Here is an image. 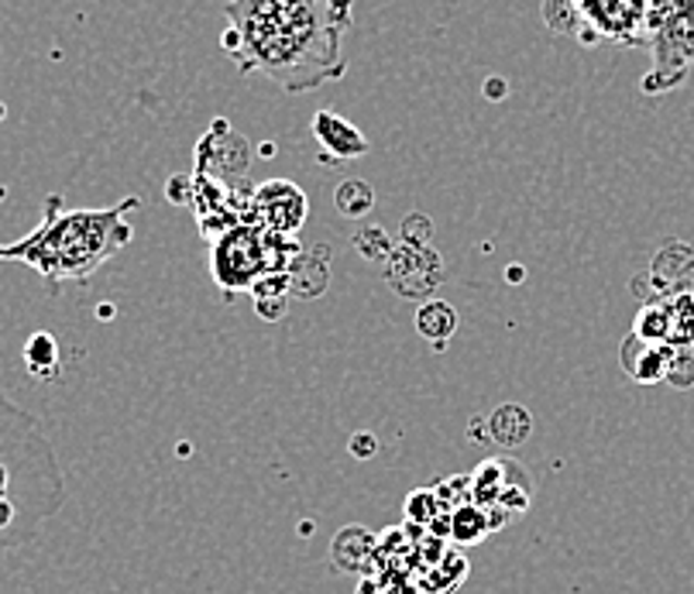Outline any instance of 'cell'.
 <instances>
[{"label": "cell", "mask_w": 694, "mask_h": 594, "mask_svg": "<svg viewBox=\"0 0 694 594\" xmlns=\"http://www.w3.org/2000/svg\"><path fill=\"white\" fill-rule=\"evenodd\" d=\"M544 21L554 32L571 35V28H574V4H544Z\"/></svg>", "instance_id": "e0dca14e"}, {"label": "cell", "mask_w": 694, "mask_h": 594, "mask_svg": "<svg viewBox=\"0 0 694 594\" xmlns=\"http://www.w3.org/2000/svg\"><path fill=\"white\" fill-rule=\"evenodd\" d=\"M526 279V272H523V265H509L506 269V282H512V285H519V282H523Z\"/></svg>", "instance_id": "ffe728a7"}, {"label": "cell", "mask_w": 694, "mask_h": 594, "mask_svg": "<svg viewBox=\"0 0 694 594\" xmlns=\"http://www.w3.org/2000/svg\"><path fill=\"white\" fill-rule=\"evenodd\" d=\"M454 540L458 543H464V546H471V543H479V540H485L488 536V525H485V512H479V509H461V512H454Z\"/></svg>", "instance_id": "5bb4252c"}, {"label": "cell", "mask_w": 694, "mask_h": 594, "mask_svg": "<svg viewBox=\"0 0 694 594\" xmlns=\"http://www.w3.org/2000/svg\"><path fill=\"white\" fill-rule=\"evenodd\" d=\"M670 355H674V347H667V344H649V341H640V337L629 334L625 344H622V368H625L629 379L643 382V385L667 382Z\"/></svg>", "instance_id": "9c48e42d"}, {"label": "cell", "mask_w": 694, "mask_h": 594, "mask_svg": "<svg viewBox=\"0 0 694 594\" xmlns=\"http://www.w3.org/2000/svg\"><path fill=\"white\" fill-rule=\"evenodd\" d=\"M533 433V416L526 412V406H498L492 416H488V436H492V444L498 447H523L526 440Z\"/></svg>", "instance_id": "30bf717a"}, {"label": "cell", "mask_w": 694, "mask_h": 594, "mask_svg": "<svg viewBox=\"0 0 694 594\" xmlns=\"http://www.w3.org/2000/svg\"><path fill=\"white\" fill-rule=\"evenodd\" d=\"M66 498L49 436L0 395V546L25 543Z\"/></svg>", "instance_id": "3957f363"}, {"label": "cell", "mask_w": 694, "mask_h": 594, "mask_svg": "<svg viewBox=\"0 0 694 594\" xmlns=\"http://www.w3.org/2000/svg\"><path fill=\"white\" fill-rule=\"evenodd\" d=\"M417 330H420L423 341H430L441 350L447 344V337L458 334V313H454L444 299H426L417 313Z\"/></svg>", "instance_id": "8fae6325"}, {"label": "cell", "mask_w": 694, "mask_h": 594, "mask_svg": "<svg viewBox=\"0 0 694 594\" xmlns=\"http://www.w3.org/2000/svg\"><path fill=\"white\" fill-rule=\"evenodd\" d=\"M571 35L581 46H649V4L633 0H588L574 4Z\"/></svg>", "instance_id": "8992f818"}, {"label": "cell", "mask_w": 694, "mask_h": 594, "mask_svg": "<svg viewBox=\"0 0 694 594\" xmlns=\"http://www.w3.org/2000/svg\"><path fill=\"white\" fill-rule=\"evenodd\" d=\"M307 210H310L307 193L286 180H272L251 193V224L272 234L293 237L302 227V220H307Z\"/></svg>", "instance_id": "52a82bcc"}, {"label": "cell", "mask_w": 694, "mask_h": 594, "mask_svg": "<svg viewBox=\"0 0 694 594\" xmlns=\"http://www.w3.org/2000/svg\"><path fill=\"white\" fill-rule=\"evenodd\" d=\"M649 49L654 70L643 76V94H667L684 83L694 62V4H649Z\"/></svg>", "instance_id": "5b68a950"}, {"label": "cell", "mask_w": 694, "mask_h": 594, "mask_svg": "<svg viewBox=\"0 0 694 594\" xmlns=\"http://www.w3.org/2000/svg\"><path fill=\"white\" fill-rule=\"evenodd\" d=\"M255 310L258 317H265V320H282L289 310V293H262V296H255Z\"/></svg>", "instance_id": "2e32d148"}, {"label": "cell", "mask_w": 694, "mask_h": 594, "mask_svg": "<svg viewBox=\"0 0 694 594\" xmlns=\"http://www.w3.org/2000/svg\"><path fill=\"white\" fill-rule=\"evenodd\" d=\"M299 255L296 237L272 234L258 224H234L213 237V279L224 296L255 293V285L269 275H289Z\"/></svg>", "instance_id": "277c9868"}, {"label": "cell", "mask_w": 694, "mask_h": 594, "mask_svg": "<svg viewBox=\"0 0 694 594\" xmlns=\"http://www.w3.org/2000/svg\"><path fill=\"white\" fill-rule=\"evenodd\" d=\"M334 203H337V210H340L344 216L361 220V216L372 213V207H375V193H372V186H368L364 180H347V183L337 186Z\"/></svg>", "instance_id": "4fadbf2b"}, {"label": "cell", "mask_w": 694, "mask_h": 594, "mask_svg": "<svg viewBox=\"0 0 694 594\" xmlns=\"http://www.w3.org/2000/svg\"><path fill=\"white\" fill-rule=\"evenodd\" d=\"M224 49L241 73H262L286 94H310L344 76L351 8L337 0H237L224 8Z\"/></svg>", "instance_id": "6da1fadb"}, {"label": "cell", "mask_w": 694, "mask_h": 594, "mask_svg": "<svg viewBox=\"0 0 694 594\" xmlns=\"http://www.w3.org/2000/svg\"><path fill=\"white\" fill-rule=\"evenodd\" d=\"M667 382L674 388H691L694 385V347H674L667 364Z\"/></svg>", "instance_id": "9a60e30c"}, {"label": "cell", "mask_w": 694, "mask_h": 594, "mask_svg": "<svg viewBox=\"0 0 694 594\" xmlns=\"http://www.w3.org/2000/svg\"><path fill=\"white\" fill-rule=\"evenodd\" d=\"M691 299H694V293H691Z\"/></svg>", "instance_id": "7402d4cb"}, {"label": "cell", "mask_w": 694, "mask_h": 594, "mask_svg": "<svg viewBox=\"0 0 694 594\" xmlns=\"http://www.w3.org/2000/svg\"><path fill=\"white\" fill-rule=\"evenodd\" d=\"M25 364H28L32 375L41 379V382L59 379V344H55V337L46 334V330H41V334H35L25 344Z\"/></svg>", "instance_id": "7c38bea8"}, {"label": "cell", "mask_w": 694, "mask_h": 594, "mask_svg": "<svg viewBox=\"0 0 694 594\" xmlns=\"http://www.w3.org/2000/svg\"><path fill=\"white\" fill-rule=\"evenodd\" d=\"M97 317H103V320H111V317H114V306H100V310H97Z\"/></svg>", "instance_id": "44dd1931"}, {"label": "cell", "mask_w": 694, "mask_h": 594, "mask_svg": "<svg viewBox=\"0 0 694 594\" xmlns=\"http://www.w3.org/2000/svg\"><path fill=\"white\" fill-rule=\"evenodd\" d=\"M482 94H485L488 100H506V94H509V86H506V79H503V76H492V79H485V86H482Z\"/></svg>", "instance_id": "d6986e66"}, {"label": "cell", "mask_w": 694, "mask_h": 594, "mask_svg": "<svg viewBox=\"0 0 694 594\" xmlns=\"http://www.w3.org/2000/svg\"><path fill=\"white\" fill-rule=\"evenodd\" d=\"M313 138L320 141L323 162H351V159H361L368 151V138L351 121H344L337 110H317Z\"/></svg>", "instance_id": "ba28073f"}, {"label": "cell", "mask_w": 694, "mask_h": 594, "mask_svg": "<svg viewBox=\"0 0 694 594\" xmlns=\"http://www.w3.org/2000/svg\"><path fill=\"white\" fill-rule=\"evenodd\" d=\"M138 196H127L107 210H62V196L46 200V220L11 245H0V261H21L49 285L86 282L103 261H111L132 240L127 213L138 210Z\"/></svg>", "instance_id": "7a4b0ae2"}, {"label": "cell", "mask_w": 694, "mask_h": 594, "mask_svg": "<svg viewBox=\"0 0 694 594\" xmlns=\"http://www.w3.org/2000/svg\"><path fill=\"white\" fill-rule=\"evenodd\" d=\"M347 447H351V454L358 457V460H368V457H375L379 454V436L375 433H355L351 436V444H347Z\"/></svg>", "instance_id": "ac0fdd59"}]
</instances>
